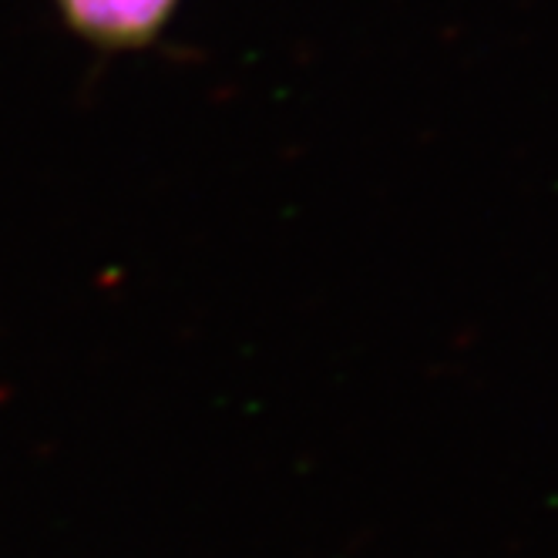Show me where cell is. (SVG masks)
Instances as JSON below:
<instances>
[{"instance_id": "6da1fadb", "label": "cell", "mask_w": 558, "mask_h": 558, "mask_svg": "<svg viewBox=\"0 0 558 558\" xmlns=\"http://www.w3.org/2000/svg\"><path fill=\"white\" fill-rule=\"evenodd\" d=\"M64 21L101 48H142L166 27L175 0H58Z\"/></svg>"}]
</instances>
